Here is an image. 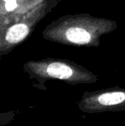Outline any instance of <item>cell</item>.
Masks as SVG:
<instances>
[{"instance_id":"obj_1","label":"cell","mask_w":125,"mask_h":126,"mask_svg":"<svg viewBox=\"0 0 125 126\" xmlns=\"http://www.w3.org/2000/svg\"><path fill=\"white\" fill-rule=\"evenodd\" d=\"M24 71L32 81L34 88L46 90V81L59 80L67 84H89L98 81V76L84 66L66 59L45 58L28 61L23 65Z\"/></svg>"},{"instance_id":"obj_2","label":"cell","mask_w":125,"mask_h":126,"mask_svg":"<svg viewBox=\"0 0 125 126\" xmlns=\"http://www.w3.org/2000/svg\"><path fill=\"white\" fill-rule=\"evenodd\" d=\"M106 22L85 16H65L47 27L44 34L48 40L58 43L96 46L97 37L104 31H109L110 23L105 25Z\"/></svg>"},{"instance_id":"obj_3","label":"cell","mask_w":125,"mask_h":126,"mask_svg":"<svg viewBox=\"0 0 125 126\" xmlns=\"http://www.w3.org/2000/svg\"><path fill=\"white\" fill-rule=\"evenodd\" d=\"M77 106L80 111L87 114L125 111V88L116 86L85 91Z\"/></svg>"},{"instance_id":"obj_4","label":"cell","mask_w":125,"mask_h":126,"mask_svg":"<svg viewBox=\"0 0 125 126\" xmlns=\"http://www.w3.org/2000/svg\"><path fill=\"white\" fill-rule=\"evenodd\" d=\"M57 0H46L40 3L38 7H35L32 10L31 14L27 15L20 22H15L6 29L3 34L0 44V55L3 56L10 52L14 47L22 41L29 34L31 29L34 27L35 23L45 16L47 11L51 10Z\"/></svg>"},{"instance_id":"obj_5","label":"cell","mask_w":125,"mask_h":126,"mask_svg":"<svg viewBox=\"0 0 125 126\" xmlns=\"http://www.w3.org/2000/svg\"><path fill=\"white\" fill-rule=\"evenodd\" d=\"M4 3V9L7 12H13L18 7V0H3Z\"/></svg>"}]
</instances>
